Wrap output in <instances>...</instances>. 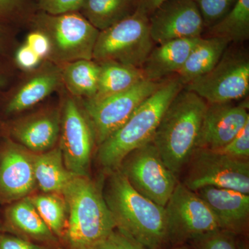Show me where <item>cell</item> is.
<instances>
[{"mask_svg":"<svg viewBox=\"0 0 249 249\" xmlns=\"http://www.w3.org/2000/svg\"><path fill=\"white\" fill-rule=\"evenodd\" d=\"M59 76L55 73H45L36 76L13 96L8 103L6 111L19 112L45 99L56 88Z\"/></svg>","mask_w":249,"mask_h":249,"instance_id":"26","label":"cell"},{"mask_svg":"<svg viewBox=\"0 0 249 249\" xmlns=\"http://www.w3.org/2000/svg\"><path fill=\"white\" fill-rule=\"evenodd\" d=\"M207 106L200 96L183 88L165 109L157 127L152 142L177 177L196 150Z\"/></svg>","mask_w":249,"mask_h":249,"instance_id":"2","label":"cell"},{"mask_svg":"<svg viewBox=\"0 0 249 249\" xmlns=\"http://www.w3.org/2000/svg\"><path fill=\"white\" fill-rule=\"evenodd\" d=\"M141 0H85L81 14L100 31L132 16Z\"/></svg>","mask_w":249,"mask_h":249,"instance_id":"23","label":"cell"},{"mask_svg":"<svg viewBox=\"0 0 249 249\" xmlns=\"http://www.w3.org/2000/svg\"><path fill=\"white\" fill-rule=\"evenodd\" d=\"M174 249H189L185 247H177Z\"/></svg>","mask_w":249,"mask_h":249,"instance_id":"40","label":"cell"},{"mask_svg":"<svg viewBox=\"0 0 249 249\" xmlns=\"http://www.w3.org/2000/svg\"><path fill=\"white\" fill-rule=\"evenodd\" d=\"M61 195L67 204L65 237L70 249H94L116 229L101 190L88 176H74Z\"/></svg>","mask_w":249,"mask_h":249,"instance_id":"3","label":"cell"},{"mask_svg":"<svg viewBox=\"0 0 249 249\" xmlns=\"http://www.w3.org/2000/svg\"><path fill=\"white\" fill-rule=\"evenodd\" d=\"M5 83V78L4 77L2 76V75H0V88L1 86H3Z\"/></svg>","mask_w":249,"mask_h":249,"instance_id":"39","label":"cell"},{"mask_svg":"<svg viewBox=\"0 0 249 249\" xmlns=\"http://www.w3.org/2000/svg\"><path fill=\"white\" fill-rule=\"evenodd\" d=\"M26 45L41 58L48 55L52 51V45L48 36L41 31H35L29 34L27 37Z\"/></svg>","mask_w":249,"mask_h":249,"instance_id":"32","label":"cell"},{"mask_svg":"<svg viewBox=\"0 0 249 249\" xmlns=\"http://www.w3.org/2000/svg\"><path fill=\"white\" fill-rule=\"evenodd\" d=\"M201 38L172 40L154 47L141 68L145 79L160 82L176 75Z\"/></svg>","mask_w":249,"mask_h":249,"instance_id":"17","label":"cell"},{"mask_svg":"<svg viewBox=\"0 0 249 249\" xmlns=\"http://www.w3.org/2000/svg\"><path fill=\"white\" fill-rule=\"evenodd\" d=\"M164 208L167 242L173 245L221 229L209 206L182 183L177 184Z\"/></svg>","mask_w":249,"mask_h":249,"instance_id":"9","label":"cell"},{"mask_svg":"<svg viewBox=\"0 0 249 249\" xmlns=\"http://www.w3.org/2000/svg\"><path fill=\"white\" fill-rule=\"evenodd\" d=\"M16 59L19 67L26 70H31L37 66L42 58L27 45H24L18 49Z\"/></svg>","mask_w":249,"mask_h":249,"instance_id":"34","label":"cell"},{"mask_svg":"<svg viewBox=\"0 0 249 249\" xmlns=\"http://www.w3.org/2000/svg\"><path fill=\"white\" fill-rule=\"evenodd\" d=\"M183 88L196 93L208 104L235 102L249 91V56L241 44H231L211 70Z\"/></svg>","mask_w":249,"mask_h":249,"instance_id":"6","label":"cell"},{"mask_svg":"<svg viewBox=\"0 0 249 249\" xmlns=\"http://www.w3.org/2000/svg\"><path fill=\"white\" fill-rule=\"evenodd\" d=\"M197 6L205 30L222 19L231 9L237 0H193Z\"/></svg>","mask_w":249,"mask_h":249,"instance_id":"28","label":"cell"},{"mask_svg":"<svg viewBox=\"0 0 249 249\" xmlns=\"http://www.w3.org/2000/svg\"><path fill=\"white\" fill-rule=\"evenodd\" d=\"M118 170L139 194L163 207L178 182L152 141L128 154Z\"/></svg>","mask_w":249,"mask_h":249,"instance_id":"7","label":"cell"},{"mask_svg":"<svg viewBox=\"0 0 249 249\" xmlns=\"http://www.w3.org/2000/svg\"><path fill=\"white\" fill-rule=\"evenodd\" d=\"M0 249H47L27 239L16 236L0 235Z\"/></svg>","mask_w":249,"mask_h":249,"instance_id":"33","label":"cell"},{"mask_svg":"<svg viewBox=\"0 0 249 249\" xmlns=\"http://www.w3.org/2000/svg\"><path fill=\"white\" fill-rule=\"evenodd\" d=\"M165 80L155 82L144 80L130 89L100 101L88 100L85 103L87 115L98 144L102 143L120 128Z\"/></svg>","mask_w":249,"mask_h":249,"instance_id":"11","label":"cell"},{"mask_svg":"<svg viewBox=\"0 0 249 249\" xmlns=\"http://www.w3.org/2000/svg\"><path fill=\"white\" fill-rule=\"evenodd\" d=\"M36 186L33 155L8 142L0 154V201L12 202L27 197Z\"/></svg>","mask_w":249,"mask_h":249,"instance_id":"15","label":"cell"},{"mask_svg":"<svg viewBox=\"0 0 249 249\" xmlns=\"http://www.w3.org/2000/svg\"><path fill=\"white\" fill-rule=\"evenodd\" d=\"M23 0H0V20L14 18L20 11Z\"/></svg>","mask_w":249,"mask_h":249,"instance_id":"35","label":"cell"},{"mask_svg":"<svg viewBox=\"0 0 249 249\" xmlns=\"http://www.w3.org/2000/svg\"><path fill=\"white\" fill-rule=\"evenodd\" d=\"M150 35L157 45L203 37L205 26L193 0H165L149 16Z\"/></svg>","mask_w":249,"mask_h":249,"instance_id":"12","label":"cell"},{"mask_svg":"<svg viewBox=\"0 0 249 249\" xmlns=\"http://www.w3.org/2000/svg\"><path fill=\"white\" fill-rule=\"evenodd\" d=\"M165 0H141L140 9L150 16Z\"/></svg>","mask_w":249,"mask_h":249,"instance_id":"38","label":"cell"},{"mask_svg":"<svg viewBox=\"0 0 249 249\" xmlns=\"http://www.w3.org/2000/svg\"><path fill=\"white\" fill-rule=\"evenodd\" d=\"M60 132V119L55 114L37 116L18 124L12 130L16 140L36 154L53 148Z\"/></svg>","mask_w":249,"mask_h":249,"instance_id":"18","label":"cell"},{"mask_svg":"<svg viewBox=\"0 0 249 249\" xmlns=\"http://www.w3.org/2000/svg\"><path fill=\"white\" fill-rule=\"evenodd\" d=\"M37 22L47 32L52 49L60 60L73 62L93 58L100 31L81 14H44L37 18Z\"/></svg>","mask_w":249,"mask_h":249,"instance_id":"10","label":"cell"},{"mask_svg":"<svg viewBox=\"0 0 249 249\" xmlns=\"http://www.w3.org/2000/svg\"><path fill=\"white\" fill-rule=\"evenodd\" d=\"M219 152L237 160H249V122L231 142L219 150Z\"/></svg>","mask_w":249,"mask_h":249,"instance_id":"30","label":"cell"},{"mask_svg":"<svg viewBox=\"0 0 249 249\" xmlns=\"http://www.w3.org/2000/svg\"><path fill=\"white\" fill-rule=\"evenodd\" d=\"M84 1L85 0H38V6L45 14L59 16L78 12Z\"/></svg>","mask_w":249,"mask_h":249,"instance_id":"31","label":"cell"},{"mask_svg":"<svg viewBox=\"0 0 249 249\" xmlns=\"http://www.w3.org/2000/svg\"><path fill=\"white\" fill-rule=\"evenodd\" d=\"M185 186L196 192L206 186L249 195V161L219 151L196 148L188 164Z\"/></svg>","mask_w":249,"mask_h":249,"instance_id":"8","label":"cell"},{"mask_svg":"<svg viewBox=\"0 0 249 249\" xmlns=\"http://www.w3.org/2000/svg\"><path fill=\"white\" fill-rule=\"evenodd\" d=\"M59 193H45L31 198L37 213L55 236L65 235L67 223V204Z\"/></svg>","mask_w":249,"mask_h":249,"instance_id":"27","label":"cell"},{"mask_svg":"<svg viewBox=\"0 0 249 249\" xmlns=\"http://www.w3.org/2000/svg\"><path fill=\"white\" fill-rule=\"evenodd\" d=\"M94 249H124L114 231L107 239L100 243Z\"/></svg>","mask_w":249,"mask_h":249,"instance_id":"36","label":"cell"},{"mask_svg":"<svg viewBox=\"0 0 249 249\" xmlns=\"http://www.w3.org/2000/svg\"><path fill=\"white\" fill-rule=\"evenodd\" d=\"M196 193L209 206L222 230L233 234L245 230L249 219V195L211 186Z\"/></svg>","mask_w":249,"mask_h":249,"instance_id":"16","label":"cell"},{"mask_svg":"<svg viewBox=\"0 0 249 249\" xmlns=\"http://www.w3.org/2000/svg\"><path fill=\"white\" fill-rule=\"evenodd\" d=\"M149 16L140 8L135 14L100 31L93 58L141 69L154 48Z\"/></svg>","mask_w":249,"mask_h":249,"instance_id":"5","label":"cell"},{"mask_svg":"<svg viewBox=\"0 0 249 249\" xmlns=\"http://www.w3.org/2000/svg\"><path fill=\"white\" fill-rule=\"evenodd\" d=\"M249 101L208 104L196 148L219 151L225 147L249 122Z\"/></svg>","mask_w":249,"mask_h":249,"instance_id":"14","label":"cell"},{"mask_svg":"<svg viewBox=\"0 0 249 249\" xmlns=\"http://www.w3.org/2000/svg\"><path fill=\"white\" fill-rule=\"evenodd\" d=\"M144 80L141 69L118 62H103L100 64L97 91L88 100L100 101L130 89Z\"/></svg>","mask_w":249,"mask_h":249,"instance_id":"22","label":"cell"},{"mask_svg":"<svg viewBox=\"0 0 249 249\" xmlns=\"http://www.w3.org/2000/svg\"><path fill=\"white\" fill-rule=\"evenodd\" d=\"M206 37L226 39L231 44H242L249 38V0H237L231 9L204 31Z\"/></svg>","mask_w":249,"mask_h":249,"instance_id":"24","label":"cell"},{"mask_svg":"<svg viewBox=\"0 0 249 249\" xmlns=\"http://www.w3.org/2000/svg\"><path fill=\"white\" fill-rule=\"evenodd\" d=\"M230 45L229 41L221 37H201L176 74L181 84L184 86L211 71Z\"/></svg>","mask_w":249,"mask_h":249,"instance_id":"20","label":"cell"},{"mask_svg":"<svg viewBox=\"0 0 249 249\" xmlns=\"http://www.w3.org/2000/svg\"><path fill=\"white\" fill-rule=\"evenodd\" d=\"M99 73L100 65L91 60H78L67 64L63 78L73 94L90 99L97 91Z\"/></svg>","mask_w":249,"mask_h":249,"instance_id":"25","label":"cell"},{"mask_svg":"<svg viewBox=\"0 0 249 249\" xmlns=\"http://www.w3.org/2000/svg\"><path fill=\"white\" fill-rule=\"evenodd\" d=\"M36 185L45 193H59L76 175L65 166L60 147L33 155Z\"/></svg>","mask_w":249,"mask_h":249,"instance_id":"21","label":"cell"},{"mask_svg":"<svg viewBox=\"0 0 249 249\" xmlns=\"http://www.w3.org/2000/svg\"><path fill=\"white\" fill-rule=\"evenodd\" d=\"M183 88L178 77L168 78L128 120L98 147V160L109 172L119 169L131 152L152 142L165 109Z\"/></svg>","mask_w":249,"mask_h":249,"instance_id":"4","label":"cell"},{"mask_svg":"<svg viewBox=\"0 0 249 249\" xmlns=\"http://www.w3.org/2000/svg\"><path fill=\"white\" fill-rule=\"evenodd\" d=\"M103 196L118 231L147 249L167 242L165 208L139 194L120 170L111 172Z\"/></svg>","mask_w":249,"mask_h":249,"instance_id":"1","label":"cell"},{"mask_svg":"<svg viewBox=\"0 0 249 249\" xmlns=\"http://www.w3.org/2000/svg\"><path fill=\"white\" fill-rule=\"evenodd\" d=\"M192 242L196 249H240L235 234L222 229L199 236Z\"/></svg>","mask_w":249,"mask_h":249,"instance_id":"29","label":"cell"},{"mask_svg":"<svg viewBox=\"0 0 249 249\" xmlns=\"http://www.w3.org/2000/svg\"><path fill=\"white\" fill-rule=\"evenodd\" d=\"M60 149L65 166L76 176H88L94 132L74 101L67 100L62 121Z\"/></svg>","mask_w":249,"mask_h":249,"instance_id":"13","label":"cell"},{"mask_svg":"<svg viewBox=\"0 0 249 249\" xmlns=\"http://www.w3.org/2000/svg\"><path fill=\"white\" fill-rule=\"evenodd\" d=\"M5 219L8 226L24 239L42 242L57 240L27 196L11 205L5 213Z\"/></svg>","mask_w":249,"mask_h":249,"instance_id":"19","label":"cell"},{"mask_svg":"<svg viewBox=\"0 0 249 249\" xmlns=\"http://www.w3.org/2000/svg\"><path fill=\"white\" fill-rule=\"evenodd\" d=\"M116 236H117L118 240L120 242L121 245L124 249H147L144 247L143 246L137 243V242H135L132 239L129 238L127 236L124 235V234L121 233L120 232H116Z\"/></svg>","mask_w":249,"mask_h":249,"instance_id":"37","label":"cell"}]
</instances>
